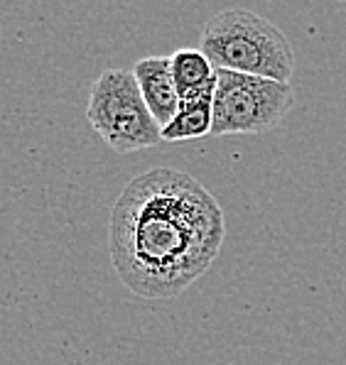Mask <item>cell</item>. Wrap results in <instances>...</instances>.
Returning <instances> with one entry per match:
<instances>
[{
	"label": "cell",
	"instance_id": "cell-4",
	"mask_svg": "<svg viewBox=\"0 0 346 365\" xmlns=\"http://www.w3.org/2000/svg\"><path fill=\"white\" fill-rule=\"evenodd\" d=\"M295 106V91L285 81L216 69L214 128L211 135H260L280 125Z\"/></svg>",
	"mask_w": 346,
	"mask_h": 365
},
{
	"label": "cell",
	"instance_id": "cell-5",
	"mask_svg": "<svg viewBox=\"0 0 346 365\" xmlns=\"http://www.w3.org/2000/svg\"><path fill=\"white\" fill-rule=\"evenodd\" d=\"M133 74L138 78L141 93L148 103L150 113L165 128L180 108V91L172 76L170 57H143L136 61Z\"/></svg>",
	"mask_w": 346,
	"mask_h": 365
},
{
	"label": "cell",
	"instance_id": "cell-1",
	"mask_svg": "<svg viewBox=\"0 0 346 365\" xmlns=\"http://www.w3.org/2000/svg\"><path fill=\"white\" fill-rule=\"evenodd\" d=\"M224 238L219 201L199 179L175 167L138 174L111 211V262L126 289L145 299H170L197 282Z\"/></svg>",
	"mask_w": 346,
	"mask_h": 365
},
{
	"label": "cell",
	"instance_id": "cell-3",
	"mask_svg": "<svg viewBox=\"0 0 346 365\" xmlns=\"http://www.w3.org/2000/svg\"><path fill=\"white\" fill-rule=\"evenodd\" d=\"M86 120L121 155L163 143V128L150 113L138 78L128 69H106L88 91Z\"/></svg>",
	"mask_w": 346,
	"mask_h": 365
},
{
	"label": "cell",
	"instance_id": "cell-7",
	"mask_svg": "<svg viewBox=\"0 0 346 365\" xmlns=\"http://www.w3.org/2000/svg\"><path fill=\"white\" fill-rule=\"evenodd\" d=\"M214 128V98L180 101L175 118L163 128L165 143H184L211 135Z\"/></svg>",
	"mask_w": 346,
	"mask_h": 365
},
{
	"label": "cell",
	"instance_id": "cell-6",
	"mask_svg": "<svg viewBox=\"0 0 346 365\" xmlns=\"http://www.w3.org/2000/svg\"><path fill=\"white\" fill-rule=\"evenodd\" d=\"M172 76H175L180 101L214 98L216 91V66L202 49L184 47L170 54Z\"/></svg>",
	"mask_w": 346,
	"mask_h": 365
},
{
	"label": "cell",
	"instance_id": "cell-2",
	"mask_svg": "<svg viewBox=\"0 0 346 365\" xmlns=\"http://www.w3.org/2000/svg\"><path fill=\"white\" fill-rule=\"evenodd\" d=\"M199 49L216 69L285 83L295 74V49L288 35L248 8H228L216 13L204 25Z\"/></svg>",
	"mask_w": 346,
	"mask_h": 365
}]
</instances>
